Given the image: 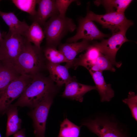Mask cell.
Here are the masks:
<instances>
[{
  "mask_svg": "<svg viewBox=\"0 0 137 137\" xmlns=\"http://www.w3.org/2000/svg\"><path fill=\"white\" fill-rule=\"evenodd\" d=\"M21 75L15 66L1 63L0 68V91L7 86Z\"/></svg>",
  "mask_w": 137,
  "mask_h": 137,
  "instance_id": "obj_18",
  "label": "cell"
},
{
  "mask_svg": "<svg viewBox=\"0 0 137 137\" xmlns=\"http://www.w3.org/2000/svg\"><path fill=\"white\" fill-rule=\"evenodd\" d=\"M77 2L74 0H56V5L59 15L62 17L65 16L66 11L70 5L72 3Z\"/></svg>",
  "mask_w": 137,
  "mask_h": 137,
  "instance_id": "obj_27",
  "label": "cell"
},
{
  "mask_svg": "<svg viewBox=\"0 0 137 137\" xmlns=\"http://www.w3.org/2000/svg\"><path fill=\"white\" fill-rule=\"evenodd\" d=\"M44 27L46 45L56 48L67 34L73 32L76 28L72 19L59 14L50 18Z\"/></svg>",
  "mask_w": 137,
  "mask_h": 137,
  "instance_id": "obj_3",
  "label": "cell"
},
{
  "mask_svg": "<svg viewBox=\"0 0 137 137\" xmlns=\"http://www.w3.org/2000/svg\"><path fill=\"white\" fill-rule=\"evenodd\" d=\"M78 21V26L76 34L67 39L66 43L77 42L81 39L90 41L94 40H102L109 36L101 32L93 21L86 16L79 18Z\"/></svg>",
  "mask_w": 137,
  "mask_h": 137,
  "instance_id": "obj_10",
  "label": "cell"
},
{
  "mask_svg": "<svg viewBox=\"0 0 137 137\" xmlns=\"http://www.w3.org/2000/svg\"><path fill=\"white\" fill-rule=\"evenodd\" d=\"M100 53L99 49L93 43L91 44L84 54L80 55L78 58H75L72 67L76 69L78 66H81L89 70Z\"/></svg>",
  "mask_w": 137,
  "mask_h": 137,
  "instance_id": "obj_17",
  "label": "cell"
},
{
  "mask_svg": "<svg viewBox=\"0 0 137 137\" xmlns=\"http://www.w3.org/2000/svg\"><path fill=\"white\" fill-rule=\"evenodd\" d=\"M58 89L49 77L40 73L32 77L17 101L11 105L33 108L47 97L55 95Z\"/></svg>",
  "mask_w": 137,
  "mask_h": 137,
  "instance_id": "obj_1",
  "label": "cell"
},
{
  "mask_svg": "<svg viewBox=\"0 0 137 137\" xmlns=\"http://www.w3.org/2000/svg\"><path fill=\"white\" fill-rule=\"evenodd\" d=\"M55 95H51L44 99L33 108L30 113L36 137H45L46 121Z\"/></svg>",
  "mask_w": 137,
  "mask_h": 137,
  "instance_id": "obj_9",
  "label": "cell"
},
{
  "mask_svg": "<svg viewBox=\"0 0 137 137\" xmlns=\"http://www.w3.org/2000/svg\"><path fill=\"white\" fill-rule=\"evenodd\" d=\"M38 7L35 14L31 17L33 22L44 26L49 18L59 14L55 0H38Z\"/></svg>",
  "mask_w": 137,
  "mask_h": 137,
  "instance_id": "obj_11",
  "label": "cell"
},
{
  "mask_svg": "<svg viewBox=\"0 0 137 137\" xmlns=\"http://www.w3.org/2000/svg\"><path fill=\"white\" fill-rule=\"evenodd\" d=\"M46 65L42 48L32 45L27 40L15 63L18 71L21 75L32 77L46 68Z\"/></svg>",
  "mask_w": 137,
  "mask_h": 137,
  "instance_id": "obj_2",
  "label": "cell"
},
{
  "mask_svg": "<svg viewBox=\"0 0 137 137\" xmlns=\"http://www.w3.org/2000/svg\"><path fill=\"white\" fill-rule=\"evenodd\" d=\"M46 68L49 72V77L58 87L65 84L72 78L65 65L46 62Z\"/></svg>",
  "mask_w": 137,
  "mask_h": 137,
  "instance_id": "obj_16",
  "label": "cell"
},
{
  "mask_svg": "<svg viewBox=\"0 0 137 137\" xmlns=\"http://www.w3.org/2000/svg\"><path fill=\"white\" fill-rule=\"evenodd\" d=\"M132 0H96L94 2L96 5L101 4L105 7L106 13L116 11L119 13L124 12L132 1Z\"/></svg>",
  "mask_w": 137,
  "mask_h": 137,
  "instance_id": "obj_21",
  "label": "cell"
},
{
  "mask_svg": "<svg viewBox=\"0 0 137 137\" xmlns=\"http://www.w3.org/2000/svg\"><path fill=\"white\" fill-rule=\"evenodd\" d=\"M99 137H127L117 124L106 118L97 117L82 123Z\"/></svg>",
  "mask_w": 137,
  "mask_h": 137,
  "instance_id": "obj_8",
  "label": "cell"
},
{
  "mask_svg": "<svg viewBox=\"0 0 137 137\" xmlns=\"http://www.w3.org/2000/svg\"><path fill=\"white\" fill-rule=\"evenodd\" d=\"M46 62L55 64L67 62V61L62 53L56 48L45 45L42 48Z\"/></svg>",
  "mask_w": 137,
  "mask_h": 137,
  "instance_id": "obj_22",
  "label": "cell"
},
{
  "mask_svg": "<svg viewBox=\"0 0 137 137\" xmlns=\"http://www.w3.org/2000/svg\"><path fill=\"white\" fill-rule=\"evenodd\" d=\"M81 127L74 124L66 118L60 124L57 137H79Z\"/></svg>",
  "mask_w": 137,
  "mask_h": 137,
  "instance_id": "obj_23",
  "label": "cell"
},
{
  "mask_svg": "<svg viewBox=\"0 0 137 137\" xmlns=\"http://www.w3.org/2000/svg\"><path fill=\"white\" fill-rule=\"evenodd\" d=\"M123 101L127 104L131 111L132 115L137 121V95L135 92L130 91L127 98L123 99Z\"/></svg>",
  "mask_w": 137,
  "mask_h": 137,
  "instance_id": "obj_26",
  "label": "cell"
},
{
  "mask_svg": "<svg viewBox=\"0 0 137 137\" xmlns=\"http://www.w3.org/2000/svg\"><path fill=\"white\" fill-rule=\"evenodd\" d=\"M64 90L62 95V97L75 100L81 102L83 96L92 90H96L95 86L83 84L78 82L74 77L72 78L65 84Z\"/></svg>",
  "mask_w": 137,
  "mask_h": 137,
  "instance_id": "obj_12",
  "label": "cell"
},
{
  "mask_svg": "<svg viewBox=\"0 0 137 137\" xmlns=\"http://www.w3.org/2000/svg\"><path fill=\"white\" fill-rule=\"evenodd\" d=\"M104 71L114 72L115 69L108 58L101 53L94 65L89 71L102 72Z\"/></svg>",
  "mask_w": 137,
  "mask_h": 137,
  "instance_id": "obj_24",
  "label": "cell"
},
{
  "mask_svg": "<svg viewBox=\"0 0 137 137\" xmlns=\"http://www.w3.org/2000/svg\"><path fill=\"white\" fill-rule=\"evenodd\" d=\"M95 84L96 90L98 91L102 102L109 101L114 96V92L111 84H107L102 75V72L89 71Z\"/></svg>",
  "mask_w": 137,
  "mask_h": 137,
  "instance_id": "obj_14",
  "label": "cell"
},
{
  "mask_svg": "<svg viewBox=\"0 0 137 137\" xmlns=\"http://www.w3.org/2000/svg\"><path fill=\"white\" fill-rule=\"evenodd\" d=\"M129 28L127 27L123 28L118 31L112 33V36L107 39H103L100 42L93 43L100 53L108 58L112 65L117 67L121 66L122 63L116 61V55L122 44L130 41L126 36V32Z\"/></svg>",
  "mask_w": 137,
  "mask_h": 137,
  "instance_id": "obj_5",
  "label": "cell"
},
{
  "mask_svg": "<svg viewBox=\"0 0 137 137\" xmlns=\"http://www.w3.org/2000/svg\"><path fill=\"white\" fill-rule=\"evenodd\" d=\"M38 0H12V1L19 9L29 13L31 17L36 14V6Z\"/></svg>",
  "mask_w": 137,
  "mask_h": 137,
  "instance_id": "obj_25",
  "label": "cell"
},
{
  "mask_svg": "<svg viewBox=\"0 0 137 137\" xmlns=\"http://www.w3.org/2000/svg\"><path fill=\"white\" fill-rule=\"evenodd\" d=\"M17 107L11 105L6 112L8 117L6 137L13 134L21 129L22 120L18 117Z\"/></svg>",
  "mask_w": 137,
  "mask_h": 137,
  "instance_id": "obj_19",
  "label": "cell"
},
{
  "mask_svg": "<svg viewBox=\"0 0 137 137\" xmlns=\"http://www.w3.org/2000/svg\"><path fill=\"white\" fill-rule=\"evenodd\" d=\"M23 36L8 33L3 35L0 41L1 63L14 66L16 60L26 41Z\"/></svg>",
  "mask_w": 137,
  "mask_h": 137,
  "instance_id": "obj_4",
  "label": "cell"
},
{
  "mask_svg": "<svg viewBox=\"0 0 137 137\" xmlns=\"http://www.w3.org/2000/svg\"><path fill=\"white\" fill-rule=\"evenodd\" d=\"M90 41L82 39L79 42L60 44L59 50L64 56L67 61L65 66L68 68L72 67L76 57L79 53L86 50L91 44Z\"/></svg>",
  "mask_w": 137,
  "mask_h": 137,
  "instance_id": "obj_13",
  "label": "cell"
},
{
  "mask_svg": "<svg viewBox=\"0 0 137 137\" xmlns=\"http://www.w3.org/2000/svg\"><path fill=\"white\" fill-rule=\"evenodd\" d=\"M0 137H1V134H0Z\"/></svg>",
  "mask_w": 137,
  "mask_h": 137,
  "instance_id": "obj_31",
  "label": "cell"
},
{
  "mask_svg": "<svg viewBox=\"0 0 137 137\" xmlns=\"http://www.w3.org/2000/svg\"><path fill=\"white\" fill-rule=\"evenodd\" d=\"M24 36L30 43L37 47H41V44L45 38L43 30L37 23L33 22L24 33Z\"/></svg>",
  "mask_w": 137,
  "mask_h": 137,
  "instance_id": "obj_20",
  "label": "cell"
},
{
  "mask_svg": "<svg viewBox=\"0 0 137 137\" xmlns=\"http://www.w3.org/2000/svg\"><path fill=\"white\" fill-rule=\"evenodd\" d=\"M3 38V35H2L0 31V41L2 40Z\"/></svg>",
  "mask_w": 137,
  "mask_h": 137,
  "instance_id": "obj_29",
  "label": "cell"
},
{
  "mask_svg": "<svg viewBox=\"0 0 137 137\" xmlns=\"http://www.w3.org/2000/svg\"><path fill=\"white\" fill-rule=\"evenodd\" d=\"M1 59H0V67H1Z\"/></svg>",
  "mask_w": 137,
  "mask_h": 137,
  "instance_id": "obj_30",
  "label": "cell"
},
{
  "mask_svg": "<svg viewBox=\"0 0 137 137\" xmlns=\"http://www.w3.org/2000/svg\"><path fill=\"white\" fill-rule=\"evenodd\" d=\"M32 78L21 75L0 91V113H6L12 102L21 95Z\"/></svg>",
  "mask_w": 137,
  "mask_h": 137,
  "instance_id": "obj_6",
  "label": "cell"
},
{
  "mask_svg": "<svg viewBox=\"0 0 137 137\" xmlns=\"http://www.w3.org/2000/svg\"><path fill=\"white\" fill-rule=\"evenodd\" d=\"M13 137H26L25 131L23 129L19 130L13 134Z\"/></svg>",
  "mask_w": 137,
  "mask_h": 137,
  "instance_id": "obj_28",
  "label": "cell"
},
{
  "mask_svg": "<svg viewBox=\"0 0 137 137\" xmlns=\"http://www.w3.org/2000/svg\"><path fill=\"white\" fill-rule=\"evenodd\" d=\"M86 16L92 21L100 24L103 28L108 29L112 33L118 31L125 27L129 28L133 24L132 21L126 18L124 13L116 11L98 15L88 11Z\"/></svg>",
  "mask_w": 137,
  "mask_h": 137,
  "instance_id": "obj_7",
  "label": "cell"
},
{
  "mask_svg": "<svg viewBox=\"0 0 137 137\" xmlns=\"http://www.w3.org/2000/svg\"><path fill=\"white\" fill-rule=\"evenodd\" d=\"M0 16L9 27L8 33L24 36L29 26L25 21H20L13 12H5L0 10Z\"/></svg>",
  "mask_w": 137,
  "mask_h": 137,
  "instance_id": "obj_15",
  "label": "cell"
}]
</instances>
